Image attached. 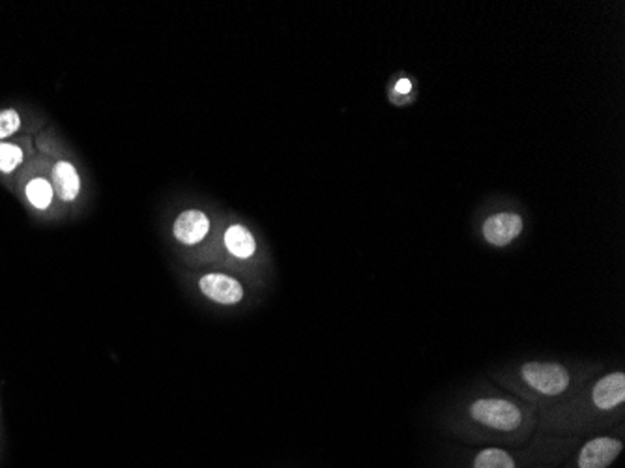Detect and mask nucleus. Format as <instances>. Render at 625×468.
I'll return each instance as SVG.
<instances>
[{
    "label": "nucleus",
    "instance_id": "obj_6",
    "mask_svg": "<svg viewBox=\"0 0 625 468\" xmlns=\"http://www.w3.org/2000/svg\"><path fill=\"white\" fill-rule=\"evenodd\" d=\"M208 231H210V221L199 210L182 212L173 227L177 240L185 243V246H195L208 234Z\"/></svg>",
    "mask_w": 625,
    "mask_h": 468
},
{
    "label": "nucleus",
    "instance_id": "obj_2",
    "mask_svg": "<svg viewBox=\"0 0 625 468\" xmlns=\"http://www.w3.org/2000/svg\"><path fill=\"white\" fill-rule=\"evenodd\" d=\"M470 412L473 420L500 431L515 429L522 420L521 410L504 399H480L472 405Z\"/></svg>",
    "mask_w": 625,
    "mask_h": 468
},
{
    "label": "nucleus",
    "instance_id": "obj_14",
    "mask_svg": "<svg viewBox=\"0 0 625 468\" xmlns=\"http://www.w3.org/2000/svg\"><path fill=\"white\" fill-rule=\"evenodd\" d=\"M410 88H412V85L408 79H399L395 85V94H408Z\"/></svg>",
    "mask_w": 625,
    "mask_h": 468
},
{
    "label": "nucleus",
    "instance_id": "obj_12",
    "mask_svg": "<svg viewBox=\"0 0 625 468\" xmlns=\"http://www.w3.org/2000/svg\"><path fill=\"white\" fill-rule=\"evenodd\" d=\"M23 161V150L10 144V143H0V171L3 173H12L21 165Z\"/></svg>",
    "mask_w": 625,
    "mask_h": 468
},
{
    "label": "nucleus",
    "instance_id": "obj_5",
    "mask_svg": "<svg viewBox=\"0 0 625 468\" xmlns=\"http://www.w3.org/2000/svg\"><path fill=\"white\" fill-rule=\"evenodd\" d=\"M621 452V442L614 439H596L582 447L580 468H607Z\"/></svg>",
    "mask_w": 625,
    "mask_h": 468
},
{
    "label": "nucleus",
    "instance_id": "obj_10",
    "mask_svg": "<svg viewBox=\"0 0 625 468\" xmlns=\"http://www.w3.org/2000/svg\"><path fill=\"white\" fill-rule=\"evenodd\" d=\"M53 193H54L53 185L44 178H34L27 185V197L34 209H37V210L49 209V204L53 201Z\"/></svg>",
    "mask_w": 625,
    "mask_h": 468
},
{
    "label": "nucleus",
    "instance_id": "obj_11",
    "mask_svg": "<svg viewBox=\"0 0 625 468\" xmlns=\"http://www.w3.org/2000/svg\"><path fill=\"white\" fill-rule=\"evenodd\" d=\"M473 468H515L514 459H511L502 449H483V452L476 457Z\"/></svg>",
    "mask_w": 625,
    "mask_h": 468
},
{
    "label": "nucleus",
    "instance_id": "obj_8",
    "mask_svg": "<svg viewBox=\"0 0 625 468\" xmlns=\"http://www.w3.org/2000/svg\"><path fill=\"white\" fill-rule=\"evenodd\" d=\"M53 192L62 201H75L81 192V180L75 167L68 161H59L53 168Z\"/></svg>",
    "mask_w": 625,
    "mask_h": 468
},
{
    "label": "nucleus",
    "instance_id": "obj_9",
    "mask_svg": "<svg viewBox=\"0 0 625 468\" xmlns=\"http://www.w3.org/2000/svg\"><path fill=\"white\" fill-rule=\"evenodd\" d=\"M225 246L238 259H250L257 250L255 238L248 229L242 227V225H233V227L226 229Z\"/></svg>",
    "mask_w": 625,
    "mask_h": 468
},
{
    "label": "nucleus",
    "instance_id": "obj_7",
    "mask_svg": "<svg viewBox=\"0 0 625 468\" xmlns=\"http://www.w3.org/2000/svg\"><path fill=\"white\" fill-rule=\"evenodd\" d=\"M623 399H625L623 373H611L594 386V403L603 410H609L621 405Z\"/></svg>",
    "mask_w": 625,
    "mask_h": 468
},
{
    "label": "nucleus",
    "instance_id": "obj_4",
    "mask_svg": "<svg viewBox=\"0 0 625 468\" xmlns=\"http://www.w3.org/2000/svg\"><path fill=\"white\" fill-rule=\"evenodd\" d=\"M522 231V219L517 214L502 212L497 216H490L483 223V236L492 246H507V243L517 238Z\"/></svg>",
    "mask_w": 625,
    "mask_h": 468
},
{
    "label": "nucleus",
    "instance_id": "obj_13",
    "mask_svg": "<svg viewBox=\"0 0 625 468\" xmlns=\"http://www.w3.org/2000/svg\"><path fill=\"white\" fill-rule=\"evenodd\" d=\"M19 126H21V119H19L17 111L13 109L0 111V141L15 134Z\"/></svg>",
    "mask_w": 625,
    "mask_h": 468
},
{
    "label": "nucleus",
    "instance_id": "obj_3",
    "mask_svg": "<svg viewBox=\"0 0 625 468\" xmlns=\"http://www.w3.org/2000/svg\"><path fill=\"white\" fill-rule=\"evenodd\" d=\"M199 287L202 294H206L214 302L233 306L238 304L243 298V289L236 279L225 274H206L201 277Z\"/></svg>",
    "mask_w": 625,
    "mask_h": 468
},
{
    "label": "nucleus",
    "instance_id": "obj_1",
    "mask_svg": "<svg viewBox=\"0 0 625 468\" xmlns=\"http://www.w3.org/2000/svg\"><path fill=\"white\" fill-rule=\"evenodd\" d=\"M522 377L528 386L545 393V396H558L570 386V373L560 364L530 362L522 365Z\"/></svg>",
    "mask_w": 625,
    "mask_h": 468
}]
</instances>
